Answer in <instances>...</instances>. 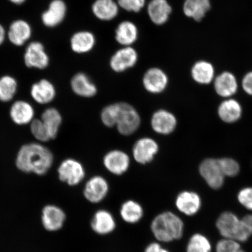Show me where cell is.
<instances>
[{"mask_svg": "<svg viewBox=\"0 0 252 252\" xmlns=\"http://www.w3.org/2000/svg\"><path fill=\"white\" fill-rule=\"evenodd\" d=\"M54 157L48 148L37 143H31L21 147L15 159V165L21 172L33 173L42 176L49 171Z\"/></svg>", "mask_w": 252, "mask_h": 252, "instance_id": "1", "label": "cell"}, {"mask_svg": "<svg viewBox=\"0 0 252 252\" xmlns=\"http://www.w3.org/2000/svg\"><path fill=\"white\" fill-rule=\"evenodd\" d=\"M150 231L155 241L163 244H169L182 238L185 224L177 214L163 211L151 220Z\"/></svg>", "mask_w": 252, "mask_h": 252, "instance_id": "2", "label": "cell"}, {"mask_svg": "<svg viewBox=\"0 0 252 252\" xmlns=\"http://www.w3.org/2000/svg\"><path fill=\"white\" fill-rule=\"evenodd\" d=\"M140 124V116L133 106L125 102L116 103V126L120 133L133 134Z\"/></svg>", "mask_w": 252, "mask_h": 252, "instance_id": "3", "label": "cell"}, {"mask_svg": "<svg viewBox=\"0 0 252 252\" xmlns=\"http://www.w3.org/2000/svg\"><path fill=\"white\" fill-rule=\"evenodd\" d=\"M24 61L27 67L42 70L48 67L50 58L42 43L32 41L25 48Z\"/></svg>", "mask_w": 252, "mask_h": 252, "instance_id": "4", "label": "cell"}, {"mask_svg": "<svg viewBox=\"0 0 252 252\" xmlns=\"http://www.w3.org/2000/svg\"><path fill=\"white\" fill-rule=\"evenodd\" d=\"M109 188L108 182L103 176H93L85 185L84 197L91 204L101 203L108 197Z\"/></svg>", "mask_w": 252, "mask_h": 252, "instance_id": "5", "label": "cell"}, {"mask_svg": "<svg viewBox=\"0 0 252 252\" xmlns=\"http://www.w3.org/2000/svg\"><path fill=\"white\" fill-rule=\"evenodd\" d=\"M58 172L60 180L70 187L80 184L86 177L83 165L78 160L72 158L63 160L59 166Z\"/></svg>", "mask_w": 252, "mask_h": 252, "instance_id": "6", "label": "cell"}, {"mask_svg": "<svg viewBox=\"0 0 252 252\" xmlns=\"http://www.w3.org/2000/svg\"><path fill=\"white\" fill-rule=\"evenodd\" d=\"M90 227L97 235L108 236L115 232L117 228V222L111 212L102 208L93 214L90 220Z\"/></svg>", "mask_w": 252, "mask_h": 252, "instance_id": "7", "label": "cell"}, {"mask_svg": "<svg viewBox=\"0 0 252 252\" xmlns=\"http://www.w3.org/2000/svg\"><path fill=\"white\" fill-rule=\"evenodd\" d=\"M138 60V53L133 47H122L112 56L109 65L113 71L120 73L133 67Z\"/></svg>", "mask_w": 252, "mask_h": 252, "instance_id": "8", "label": "cell"}, {"mask_svg": "<svg viewBox=\"0 0 252 252\" xmlns=\"http://www.w3.org/2000/svg\"><path fill=\"white\" fill-rule=\"evenodd\" d=\"M31 24L23 19L12 22L7 30V39L12 45L21 47L27 45L32 36Z\"/></svg>", "mask_w": 252, "mask_h": 252, "instance_id": "9", "label": "cell"}, {"mask_svg": "<svg viewBox=\"0 0 252 252\" xmlns=\"http://www.w3.org/2000/svg\"><path fill=\"white\" fill-rule=\"evenodd\" d=\"M67 14V6L64 0H52L41 14V21L46 28H54L64 21Z\"/></svg>", "mask_w": 252, "mask_h": 252, "instance_id": "10", "label": "cell"}, {"mask_svg": "<svg viewBox=\"0 0 252 252\" xmlns=\"http://www.w3.org/2000/svg\"><path fill=\"white\" fill-rule=\"evenodd\" d=\"M199 172L211 188L219 189L222 187L225 176L220 168L218 159H205L200 165Z\"/></svg>", "mask_w": 252, "mask_h": 252, "instance_id": "11", "label": "cell"}, {"mask_svg": "<svg viewBox=\"0 0 252 252\" xmlns=\"http://www.w3.org/2000/svg\"><path fill=\"white\" fill-rule=\"evenodd\" d=\"M175 205L179 213L185 216H193L200 210L201 198L196 192L182 191L176 197Z\"/></svg>", "mask_w": 252, "mask_h": 252, "instance_id": "12", "label": "cell"}, {"mask_svg": "<svg viewBox=\"0 0 252 252\" xmlns=\"http://www.w3.org/2000/svg\"><path fill=\"white\" fill-rule=\"evenodd\" d=\"M159 151L158 144L149 137L142 138L135 143L133 149L134 158L141 164L152 161Z\"/></svg>", "mask_w": 252, "mask_h": 252, "instance_id": "13", "label": "cell"}, {"mask_svg": "<svg viewBox=\"0 0 252 252\" xmlns=\"http://www.w3.org/2000/svg\"><path fill=\"white\" fill-rule=\"evenodd\" d=\"M130 158L121 150H113L106 154L103 165L108 171L116 176L124 174L130 166Z\"/></svg>", "mask_w": 252, "mask_h": 252, "instance_id": "14", "label": "cell"}, {"mask_svg": "<svg viewBox=\"0 0 252 252\" xmlns=\"http://www.w3.org/2000/svg\"><path fill=\"white\" fill-rule=\"evenodd\" d=\"M143 84L148 92L151 94L161 93L168 86V75L162 69L151 68L144 74Z\"/></svg>", "mask_w": 252, "mask_h": 252, "instance_id": "15", "label": "cell"}, {"mask_svg": "<svg viewBox=\"0 0 252 252\" xmlns=\"http://www.w3.org/2000/svg\"><path fill=\"white\" fill-rule=\"evenodd\" d=\"M147 12L154 24L161 26L169 20L172 8L168 0H151L147 5Z\"/></svg>", "mask_w": 252, "mask_h": 252, "instance_id": "16", "label": "cell"}, {"mask_svg": "<svg viewBox=\"0 0 252 252\" xmlns=\"http://www.w3.org/2000/svg\"><path fill=\"white\" fill-rule=\"evenodd\" d=\"M119 213L123 221L129 225L140 223L145 215L143 205L133 199L124 201L120 206Z\"/></svg>", "mask_w": 252, "mask_h": 252, "instance_id": "17", "label": "cell"}, {"mask_svg": "<svg viewBox=\"0 0 252 252\" xmlns=\"http://www.w3.org/2000/svg\"><path fill=\"white\" fill-rule=\"evenodd\" d=\"M151 127L156 133L167 135L172 133L177 125V120L168 110L160 109L154 113L151 121Z\"/></svg>", "mask_w": 252, "mask_h": 252, "instance_id": "18", "label": "cell"}, {"mask_svg": "<svg viewBox=\"0 0 252 252\" xmlns=\"http://www.w3.org/2000/svg\"><path fill=\"white\" fill-rule=\"evenodd\" d=\"M241 219L231 212H224L220 214L216 222V226L220 234L223 238L235 239L240 228Z\"/></svg>", "mask_w": 252, "mask_h": 252, "instance_id": "19", "label": "cell"}, {"mask_svg": "<svg viewBox=\"0 0 252 252\" xmlns=\"http://www.w3.org/2000/svg\"><path fill=\"white\" fill-rule=\"evenodd\" d=\"M42 223L47 231H57L62 228L66 220V214L61 208L53 205L44 207Z\"/></svg>", "mask_w": 252, "mask_h": 252, "instance_id": "20", "label": "cell"}, {"mask_svg": "<svg viewBox=\"0 0 252 252\" xmlns=\"http://www.w3.org/2000/svg\"><path fill=\"white\" fill-rule=\"evenodd\" d=\"M96 42V37L93 32L89 31H80L71 36L70 47L72 51L77 54H86L92 51Z\"/></svg>", "mask_w": 252, "mask_h": 252, "instance_id": "21", "label": "cell"}, {"mask_svg": "<svg viewBox=\"0 0 252 252\" xmlns=\"http://www.w3.org/2000/svg\"><path fill=\"white\" fill-rule=\"evenodd\" d=\"M138 27L136 24L131 21L121 22L116 27L115 38L122 47L132 46L138 38Z\"/></svg>", "mask_w": 252, "mask_h": 252, "instance_id": "22", "label": "cell"}, {"mask_svg": "<svg viewBox=\"0 0 252 252\" xmlns=\"http://www.w3.org/2000/svg\"><path fill=\"white\" fill-rule=\"evenodd\" d=\"M31 95L37 103L45 105L55 98L56 88L51 82L47 79H42L32 86Z\"/></svg>", "mask_w": 252, "mask_h": 252, "instance_id": "23", "label": "cell"}, {"mask_svg": "<svg viewBox=\"0 0 252 252\" xmlns=\"http://www.w3.org/2000/svg\"><path fill=\"white\" fill-rule=\"evenodd\" d=\"M9 116L16 125H26L30 124L34 119V110L29 102L17 100L12 104L9 110Z\"/></svg>", "mask_w": 252, "mask_h": 252, "instance_id": "24", "label": "cell"}, {"mask_svg": "<svg viewBox=\"0 0 252 252\" xmlns=\"http://www.w3.org/2000/svg\"><path fill=\"white\" fill-rule=\"evenodd\" d=\"M91 10L97 20L110 21L118 17L120 7L118 2L115 0H95L91 7Z\"/></svg>", "mask_w": 252, "mask_h": 252, "instance_id": "25", "label": "cell"}, {"mask_svg": "<svg viewBox=\"0 0 252 252\" xmlns=\"http://www.w3.org/2000/svg\"><path fill=\"white\" fill-rule=\"evenodd\" d=\"M211 7L210 0H185L183 12L186 17L200 22L206 17Z\"/></svg>", "mask_w": 252, "mask_h": 252, "instance_id": "26", "label": "cell"}, {"mask_svg": "<svg viewBox=\"0 0 252 252\" xmlns=\"http://www.w3.org/2000/svg\"><path fill=\"white\" fill-rule=\"evenodd\" d=\"M71 87L77 95L84 97H93L97 93V88L91 79L84 72H78L71 78Z\"/></svg>", "mask_w": 252, "mask_h": 252, "instance_id": "27", "label": "cell"}, {"mask_svg": "<svg viewBox=\"0 0 252 252\" xmlns=\"http://www.w3.org/2000/svg\"><path fill=\"white\" fill-rule=\"evenodd\" d=\"M214 88L220 96L228 97L236 93L238 89L237 80L231 72H223L214 80Z\"/></svg>", "mask_w": 252, "mask_h": 252, "instance_id": "28", "label": "cell"}, {"mask_svg": "<svg viewBox=\"0 0 252 252\" xmlns=\"http://www.w3.org/2000/svg\"><path fill=\"white\" fill-rule=\"evenodd\" d=\"M191 77L196 83L209 84L215 76V69L212 63L200 61L194 63L191 70Z\"/></svg>", "mask_w": 252, "mask_h": 252, "instance_id": "29", "label": "cell"}, {"mask_svg": "<svg viewBox=\"0 0 252 252\" xmlns=\"http://www.w3.org/2000/svg\"><path fill=\"white\" fill-rule=\"evenodd\" d=\"M218 113L220 118L223 122L231 124L238 121L241 118V106L234 99L225 100L220 103Z\"/></svg>", "mask_w": 252, "mask_h": 252, "instance_id": "30", "label": "cell"}, {"mask_svg": "<svg viewBox=\"0 0 252 252\" xmlns=\"http://www.w3.org/2000/svg\"><path fill=\"white\" fill-rule=\"evenodd\" d=\"M40 119L48 130L52 140L55 139L62 125V117L61 113L54 108H48L43 112Z\"/></svg>", "mask_w": 252, "mask_h": 252, "instance_id": "31", "label": "cell"}, {"mask_svg": "<svg viewBox=\"0 0 252 252\" xmlns=\"http://www.w3.org/2000/svg\"><path fill=\"white\" fill-rule=\"evenodd\" d=\"M18 90L16 79L9 75L0 77V101L8 102L14 98Z\"/></svg>", "mask_w": 252, "mask_h": 252, "instance_id": "32", "label": "cell"}, {"mask_svg": "<svg viewBox=\"0 0 252 252\" xmlns=\"http://www.w3.org/2000/svg\"><path fill=\"white\" fill-rule=\"evenodd\" d=\"M212 245L206 236L195 234L191 236L187 246V252H211Z\"/></svg>", "mask_w": 252, "mask_h": 252, "instance_id": "33", "label": "cell"}, {"mask_svg": "<svg viewBox=\"0 0 252 252\" xmlns=\"http://www.w3.org/2000/svg\"><path fill=\"white\" fill-rule=\"evenodd\" d=\"M30 129L32 134L37 141L45 143L52 140L48 130L40 119H33L30 124Z\"/></svg>", "mask_w": 252, "mask_h": 252, "instance_id": "34", "label": "cell"}, {"mask_svg": "<svg viewBox=\"0 0 252 252\" xmlns=\"http://www.w3.org/2000/svg\"><path fill=\"white\" fill-rule=\"evenodd\" d=\"M252 235V214H248L241 219L240 229L236 240L239 242L247 241Z\"/></svg>", "mask_w": 252, "mask_h": 252, "instance_id": "35", "label": "cell"}, {"mask_svg": "<svg viewBox=\"0 0 252 252\" xmlns=\"http://www.w3.org/2000/svg\"><path fill=\"white\" fill-rule=\"evenodd\" d=\"M218 160L220 168L225 176L234 177L238 174L240 167L235 160L228 158Z\"/></svg>", "mask_w": 252, "mask_h": 252, "instance_id": "36", "label": "cell"}, {"mask_svg": "<svg viewBox=\"0 0 252 252\" xmlns=\"http://www.w3.org/2000/svg\"><path fill=\"white\" fill-rule=\"evenodd\" d=\"M120 8L124 10L138 13L146 5V0H118Z\"/></svg>", "mask_w": 252, "mask_h": 252, "instance_id": "37", "label": "cell"}, {"mask_svg": "<svg viewBox=\"0 0 252 252\" xmlns=\"http://www.w3.org/2000/svg\"><path fill=\"white\" fill-rule=\"evenodd\" d=\"M116 103L111 104L103 108L100 115L102 122L106 127H113L116 126Z\"/></svg>", "mask_w": 252, "mask_h": 252, "instance_id": "38", "label": "cell"}, {"mask_svg": "<svg viewBox=\"0 0 252 252\" xmlns=\"http://www.w3.org/2000/svg\"><path fill=\"white\" fill-rule=\"evenodd\" d=\"M240 249L239 242L230 238H223L216 245L217 252H236Z\"/></svg>", "mask_w": 252, "mask_h": 252, "instance_id": "39", "label": "cell"}, {"mask_svg": "<svg viewBox=\"0 0 252 252\" xmlns=\"http://www.w3.org/2000/svg\"><path fill=\"white\" fill-rule=\"evenodd\" d=\"M239 202L246 209L252 211V188H245L239 192Z\"/></svg>", "mask_w": 252, "mask_h": 252, "instance_id": "40", "label": "cell"}, {"mask_svg": "<svg viewBox=\"0 0 252 252\" xmlns=\"http://www.w3.org/2000/svg\"><path fill=\"white\" fill-rule=\"evenodd\" d=\"M143 252H171L168 248L165 247L164 244L157 241L150 242L145 247Z\"/></svg>", "mask_w": 252, "mask_h": 252, "instance_id": "41", "label": "cell"}, {"mask_svg": "<svg viewBox=\"0 0 252 252\" xmlns=\"http://www.w3.org/2000/svg\"><path fill=\"white\" fill-rule=\"evenodd\" d=\"M242 84L245 92L252 95V71L248 72L245 75Z\"/></svg>", "mask_w": 252, "mask_h": 252, "instance_id": "42", "label": "cell"}, {"mask_svg": "<svg viewBox=\"0 0 252 252\" xmlns=\"http://www.w3.org/2000/svg\"><path fill=\"white\" fill-rule=\"evenodd\" d=\"M7 39V30L1 24H0V46L5 42Z\"/></svg>", "mask_w": 252, "mask_h": 252, "instance_id": "43", "label": "cell"}, {"mask_svg": "<svg viewBox=\"0 0 252 252\" xmlns=\"http://www.w3.org/2000/svg\"><path fill=\"white\" fill-rule=\"evenodd\" d=\"M7 1L14 5H21L24 4L27 0H7Z\"/></svg>", "mask_w": 252, "mask_h": 252, "instance_id": "44", "label": "cell"}, {"mask_svg": "<svg viewBox=\"0 0 252 252\" xmlns=\"http://www.w3.org/2000/svg\"><path fill=\"white\" fill-rule=\"evenodd\" d=\"M236 252H245L243 250H241V249H240V250H239V251H238Z\"/></svg>", "mask_w": 252, "mask_h": 252, "instance_id": "45", "label": "cell"}]
</instances>
